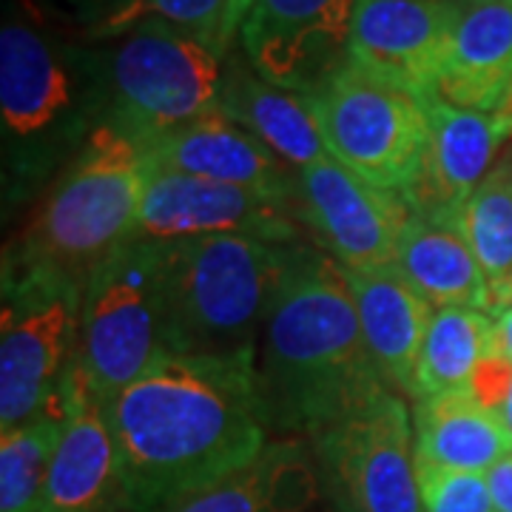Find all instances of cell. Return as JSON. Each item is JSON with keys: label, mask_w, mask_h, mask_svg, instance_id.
<instances>
[{"label": "cell", "mask_w": 512, "mask_h": 512, "mask_svg": "<svg viewBox=\"0 0 512 512\" xmlns=\"http://www.w3.org/2000/svg\"><path fill=\"white\" fill-rule=\"evenodd\" d=\"M103 413L117 444L128 512H163L271 444L256 390V350L168 356L114 393Z\"/></svg>", "instance_id": "6da1fadb"}, {"label": "cell", "mask_w": 512, "mask_h": 512, "mask_svg": "<svg viewBox=\"0 0 512 512\" xmlns=\"http://www.w3.org/2000/svg\"><path fill=\"white\" fill-rule=\"evenodd\" d=\"M228 52L208 37L146 20L120 35L106 60V123L140 146L220 111Z\"/></svg>", "instance_id": "ba28073f"}, {"label": "cell", "mask_w": 512, "mask_h": 512, "mask_svg": "<svg viewBox=\"0 0 512 512\" xmlns=\"http://www.w3.org/2000/svg\"><path fill=\"white\" fill-rule=\"evenodd\" d=\"M0 316V430L63 410L77 367L83 285L6 248Z\"/></svg>", "instance_id": "8992f818"}, {"label": "cell", "mask_w": 512, "mask_h": 512, "mask_svg": "<svg viewBox=\"0 0 512 512\" xmlns=\"http://www.w3.org/2000/svg\"><path fill=\"white\" fill-rule=\"evenodd\" d=\"M163 274L165 242L134 234L83 285L74 370L103 404L171 356Z\"/></svg>", "instance_id": "52a82bcc"}, {"label": "cell", "mask_w": 512, "mask_h": 512, "mask_svg": "<svg viewBox=\"0 0 512 512\" xmlns=\"http://www.w3.org/2000/svg\"><path fill=\"white\" fill-rule=\"evenodd\" d=\"M382 387L345 271L305 248L259 330L256 390L268 430L313 436Z\"/></svg>", "instance_id": "7a4b0ae2"}, {"label": "cell", "mask_w": 512, "mask_h": 512, "mask_svg": "<svg viewBox=\"0 0 512 512\" xmlns=\"http://www.w3.org/2000/svg\"><path fill=\"white\" fill-rule=\"evenodd\" d=\"M316 456L299 439L271 441L254 461L163 512H308L319 495Z\"/></svg>", "instance_id": "ffe728a7"}, {"label": "cell", "mask_w": 512, "mask_h": 512, "mask_svg": "<svg viewBox=\"0 0 512 512\" xmlns=\"http://www.w3.org/2000/svg\"><path fill=\"white\" fill-rule=\"evenodd\" d=\"M345 271V268H342ZM365 345L384 384L413 399L421 342L433 308L413 291L396 265L345 271Z\"/></svg>", "instance_id": "ac0fdd59"}, {"label": "cell", "mask_w": 512, "mask_h": 512, "mask_svg": "<svg viewBox=\"0 0 512 512\" xmlns=\"http://www.w3.org/2000/svg\"><path fill=\"white\" fill-rule=\"evenodd\" d=\"M393 265L433 311H493L490 282L458 225L421 220L410 214Z\"/></svg>", "instance_id": "7402d4cb"}, {"label": "cell", "mask_w": 512, "mask_h": 512, "mask_svg": "<svg viewBox=\"0 0 512 512\" xmlns=\"http://www.w3.org/2000/svg\"><path fill=\"white\" fill-rule=\"evenodd\" d=\"M146 185L143 146L103 123L57 174L32 222L9 248L86 285L94 268L134 237Z\"/></svg>", "instance_id": "5b68a950"}, {"label": "cell", "mask_w": 512, "mask_h": 512, "mask_svg": "<svg viewBox=\"0 0 512 512\" xmlns=\"http://www.w3.org/2000/svg\"><path fill=\"white\" fill-rule=\"evenodd\" d=\"M356 0H256L239 29L259 77L308 97L336 72L350 49Z\"/></svg>", "instance_id": "4fadbf2b"}, {"label": "cell", "mask_w": 512, "mask_h": 512, "mask_svg": "<svg viewBox=\"0 0 512 512\" xmlns=\"http://www.w3.org/2000/svg\"><path fill=\"white\" fill-rule=\"evenodd\" d=\"M487 487H490V498H493V510L512 512V453L501 458L487 473Z\"/></svg>", "instance_id": "f546056e"}, {"label": "cell", "mask_w": 512, "mask_h": 512, "mask_svg": "<svg viewBox=\"0 0 512 512\" xmlns=\"http://www.w3.org/2000/svg\"><path fill=\"white\" fill-rule=\"evenodd\" d=\"M461 0H356L348 57L419 97L439 94Z\"/></svg>", "instance_id": "5bb4252c"}, {"label": "cell", "mask_w": 512, "mask_h": 512, "mask_svg": "<svg viewBox=\"0 0 512 512\" xmlns=\"http://www.w3.org/2000/svg\"><path fill=\"white\" fill-rule=\"evenodd\" d=\"M416 470L424 512H495L487 476L441 470L419 461Z\"/></svg>", "instance_id": "83f0119b"}, {"label": "cell", "mask_w": 512, "mask_h": 512, "mask_svg": "<svg viewBox=\"0 0 512 512\" xmlns=\"http://www.w3.org/2000/svg\"><path fill=\"white\" fill-rule=\"evenodd\" d=\"M63 427L37 512H128L117 444L103 402L72 370L63 387Z\"/></svg>", "instance_id": "9a60e30c"}, {"label": "cell", "mask_w": 512, "mask_h": 512, "mask_svg": "<svg viewBox=\"0 0 512 512\" xmlns=\"http://www.w3.org/2000/svg\"><path fill=\"white\" fill-rule=\"evenodd\" d=\"M490 313H493L495 322V350L504 359L512 362V302H507V305H501V308H495Z\"/></svg>", "instance_id": "1f68e13d"}, {"label": "cell", "mask_w": 512, "mask_h": 512, "mask_svg": "<svg viewBox=\"0 0 512 512\" xmlns=\"http://www.w3.org/2000/svg\"><path fill=\"white\" fill-rule=\"evenodd\" d=\"M106 63L35 20L0 29V128L6 205L60 174L106 123Z\"/></svg>", "instance_id": "3957f363"}, {"label": "cell", "mask_w": 512, "mask_h": 512, "mask_svg": "<svg viewBox=\"0 0 512 512\" xmlns=\"http://www.w3.org/2000/svg\"><path fill=\"white\" fill-rule=\"evenodd\" d=\"M413 447L416 461L487 476L501 458L512 453L510 433L470 393H447L413 404Z\"/></svg>", "instance_id": "603a6c76"}, {"label": "cell", "mask_w": 512, "mask_h": 512, "mask_svg": "<svg viewBox=\"0 0 512 512\" xmlns=\"http://www.w3.org/2000/svg\"><path fill=\"white\" fill-rule=\"evenodd\" d=\"M330 154L376 188L404 194L419 177L430 143L427 103L419 94L345 60L308 94Z\"/></svg>", "instance_id": "9c48e42d"}, {"label": "cell", "mask_w": 512, "mask_h": 512, "mask_svg": "<svg viewBox=\"0 0 512 512\" xmlns=\"http://www.w3.org/2000/svg\"><path fill=\"white\" fill-rule=\"evenodd\" d=\"M225 3L228 0H131L120 12L94 23L89 35L94 40H106V37L126 35L128 29L137 26V23L163 20V23H171V26H180V29L208 37V40H214L220 46L222 52H228L222 46Z\"/></svg>", "instance_id": "4316f807"}, {"label": "cell", "mask_w": 512, "mask_h": 512, "mask_svg": "<svg viewBox=\"0 0 512 512\" xmlns=\"http://www.w3.org/2000/svg\"><path fill=\"white\" fill-rule=\"evenodd\" d=\"M97 3H100V6L106 3V15H103V18H109V15H114V12H120L123 6H128L131 0H97ZM103 18H100V20H103ZM100 20H97V23H100Z\"/></svg>", "instance_id": "836d02e7"}, {"label": "cell", "mask_w": 512, "mask_h": 512, "mask_svg": "<svg viewBox=\"0 0 512 512\" xmlns=\"http://www.w3.org/2000/svg\"><path fill=\"white\" fill-rule=\"evenodd\" d=\"M512 83V0H461L439 97L495 114Z\"/></svg>", "instance_id": "d6986e66"}, {"label": "cell", "mask_w": 512, "mask_h": 512, "mask_svg": "<svg viewBox=\"0 0 512 512\" xmlns=\"http://www.w3.org/2000/svg\"><path fill=\"white\" fill-rule=\"evenodd\" d=\"M495 123L501 128V134H504V140H510L512 137V83L510 89H507V97L501 100V106L495 109Z\"/></svg>", "instance_id": "d6a6232c"}, {"label": "cell", "mask_w": 512, "mask_h": 512, "mask_svg": "<svg viewBox=\"0 0 512 512\" xmlns=\"http://www.w3.org/2000/svg\"><path fill=\"white\" fill-rule=\"evenodd\" d=\"M430 117V143L419 177L402 197L413 217L456 225L458 211L493 171V157L504 134L493 114L458 109L436 97H424Z\"/></svg>", "instance_id": "e0dca14e"}, {"label": "cell", "mask_w": 512, "mask_h": 512, "mask_svg": "<svg viewBox=\"0 0 512 512\" xmlns=\"http://www.w3.org/2000/svg\"><path fill=\"white\" fill-rule=\"evenodd\" d=\"M510 163H512V154H510Z\"/></svg>", "instance_id": "e575fe53"}, {"label": "cell", "mask_w": 512, "mask_h": 512, "mask_svg": "<svg viewBox=\"0 0 512 512\" xmlns=\"http://www.w3.org/2000/svg\"><path fill=\"white\" fill-rule=\"evenodd\" d=\"M495 350L493 313L476 308H439L421 342L413 402L467 393L478 365Z\"/></svg>", "instance_id": "cb8c5ba5"}, {"label": "cell", "mask_w": 512, "mask_h": 512, "mask_svg": "<svg viewBox=\"0 0 512 512\" xmlns=\"http://www.w3.org/2000/svg\"><path fill=\"white\" fill-rule=\"evenodd\" d=\"M299 222V208L291 202L265 197L251 188L211 183L148 165L146 197L134 234L160 242L217 234L302 242Z\"/></svg>", "instance_id": "7c38bea8"}, {"label": "cell", "mask_w": 512, "mask_h": 512, "mask_svg": "<svg viewBox=\"0 0 512 512\" xmlns=\"http://www.w3.org/2000/svg\"><path fill=\"white\" fill-rule=\"evenodd\" d=\"M305 242L217 234L165 242V336L171 356L256 350L276 293Z\"/></svg>", "instance_id": "277c9868"}, {"label": "cell", "mask_w": 512, "mask_h": 512, "mask_svg": "<svg viewBox=\"0 0 512 512\" xmlns=\"http://www.w3.org/2000/svg\"><path fill=\"white\" fill-rule=\"evenodd\" d=\"M143 154L151 168L251 188L299 208V185L288 171L291 165L220 111L151 137L143 143Z\"/></svg>", "instance_id": "2e32d148"}, {"label": "cell", "mask_w": 512, "mask_h": 512, "mask_svg": "<svg viewBox=\"0 0 512 512\" xmlns=\"http://www.w3.org/2000/svg\"><path fill=\"white\" fill-rule=\"evenodd\" d=\"M470 399L481 404L487 413L504 424L512 439V362L501 353L487 356L473 373V382L467 387Z\"/></svg>", "instance_id": "f1b7e54d"}, {"label": "cell", "mask_w": 512, "mask_h": 512, "mask_svg": "<svg viewBox=\"0 0 512 512\" xmlns=\"http://www.w3.org/2000/svg\"><path fill=\"white\" fill-rule=\"evenodd\" d=\"M311 441L333 512H424L413 419L396 390L382 387Z\"/></svg>", "instance_id": "30bf717a"}, {"label": "cell", "mask_w": 512, "mask_h": 512, "mask_svg": "<svg viewBox=\"0 0 512 512\" xmlns=\"http://www.w3.org/2000/svg\"><path fill=\"white\" fill-rule=\"evenodd\" d=\"M296 185L299 220L339 268L365 271L396 262L410 220L402 194L367 183L336 157L302 168Z\"/></svg>", "instance_id": "8fae6325"}, {"label": "cell", "mask_w": 512, "mask_h": 512, "mask_svg": "<svg viewBox=\"0 0 512 512\" xmlns=\"http://www.w3.org/2000/svg\"><path fill=\"white\" fill-rule=\"evenodd\" d=\"M256 0H228L225 3V15H222V46L231 52V43L242 29V23L248 18V12L254 9Z\"/></svg>", "instance_id": "4dcf8cb0"}, {"label": "cell", "mask_w": 512, "mask_h": 512, "mask_svg": "<svg viewBox=\"0 0 512 512\" xmlns=\"http://www.w3.org/2000/svg\"><path fill=\"white\" fill-rule=\"evenodd\" d=\"M458 231L490 282L493 311L512 302V163L493 165L458 211Z\"/></svg>", "instance_id": "d4e9b609"}, {"label": "cell", "mask_w": 512, "mask_h": 512, "mask_svg": "<svg viewBox=\"0 0 512 512\" xmlns=\"http://www.w3.org/2000/svg\"><path fill=\"white\" fill-rule=\"evenodd\" d=\"M63 410L0 430V512H37L52 467Z\"/></svg>", "instance_id": "484cf974"}, {"label": "cell", "mask_w": 512, "mask_h": 512, "mask_svg": "<svg viewBox=\"0 0 512 512\" xmlns=\"http://www.w3.org/2000/svg\"><path fill=\"white\" fill-rule=\"evenodd\" d=\"M220 114L251 131L256 140H262L296 174L308 165L333 157L308 97L268 83L265 77L256 74L248 57L225 60Z\"/></svg>", "instance_id": "44dd1931"}]
</instances>
